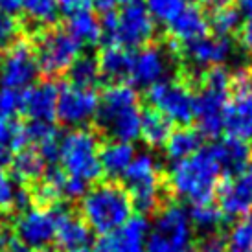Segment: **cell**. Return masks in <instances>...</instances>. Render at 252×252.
Masks as SVG:
<instances>
[{"instance_id": "cell-1", "label": "cell", "mask_w": 252, "mask_h": 252, "mask_svg": "<svg viewBox=\"0 0 252 252\" xmlns=\"http://www.w3.org/2000/svg\"><path fill=\"white\" fill-rule=\"evenodd\" d=\"M210 149H201L188 158L173 162L166 177V189L181 201L193 204L212 203L223 179Z\"/></svg>"}, {"instance_id": "cell-2", "label": "cell", "mask_w": 252, "mask_h": 252, "mask_svg": "<svg viewBox=\"0 0 252 252\" xmlns=\"http://www.w3.org/2000/svg\"><path fill=\"white\" fill-rule=\"evenodd\" d=\"M98 126L112 140L133 144L140 138V99L134 87L127 83H112L107 87L96 112Z\"/></svg>"}, {"instance_id": "cell-3", "label": "cell", "mask_w": 252, "mask_h": 252, "mask_svg": "<svg viewBox=\"0 0 252 252\" xmlns=\"http://www.w3.org/2000/svg\"><path fill=\"white\" fill-rule=\"evenodd\" d=\"M81 219L91 232L105 236L122 228L133 217V203L126 186L101 182L87 189L81 197Z\"/></svg>"}, {"instance_id": "cell-4", "label": "cell", "mask_w": 252, "mask_h": 252, "mask_svg": "<svg viewBox=\"0 0 252 252\" xmlns=\"http://www.w3.org/2000/svg\"><path fill=\"white\" fill-rule=\"evenodd\" d=\"M232 74L224 66H214L203 72L201 91L195 94L193 120L201 136L217 138L223 133L224 109L228 103Z\"/></svg>"}, {"instance_id": "cell-5", "label": "cell", "mask_w": 252, "mask_h": 252, "mask_svg": "<svg viewBox=\"0 0 252 252\" xmlns=\"http://www.w3.org/2000/svg\"><path fill=\"white\" fill-rule=\"evenodd\" d=\"M124 181L133 203V210L138 212V216L146 217L147 214H157L164 206L166 182L162 179L160 164L155 155H134L133 162L124 173Z\"/></svg>"}, {"instance_id": "cell-6", "label": "cell", "mask_w": 252, "mask_h": 252, "mask_svg": "<svg viewBox=\"0 0 252 252\" xmlns=\"http://www.w3.org/2000/svg\"><path fill=\"white\" fill-rule=\"evenodd\" d=\"M101 32L109 42L124 48H144L155 39L157 24L142 2H131L122 6L120 11H103Z\"/></svg>"}, {"instance_id": "cell-7", "label": "cell", "mask_w": 252, "mask_h": 252, "mask_svg": "<svg viewBox=\"0 0 252 252\" xmlns=\"http://www.w3.org/2000/svg\"><path fill=\"white\" fill-rule=\"evenodd\" d=\"M57 160L66 175L81 181L87 186H91L103 175L99 164L98 136L94 131L85 127L72 129L61 136Z\"/></svg>"}, {"instance_id": "cell-8", "label": "cell", "mask_w": 252, "mask_h": 252, "mask_svg": "<svg viewBox=\"0 0 252 252\" xmlns=\"http://www.w3.org/2000/svg\"><path fill=\"white\" fill-rule=\"evenodd\" d=\"M193 226L188 210L177 203L164 204L157 212L146 239V252H189Z\"/></svg>"}, {"instance_id": "cell-9", "label": "cell", "mask_w": 252, "mask_h": 252, "mask_svg": "<svg viewBox=\"0 0 252 252\" xmlns=\"http://www.w3.org/2000/svg\"><path fill=\"white\" fill-rule=\"evenodd\" d=\"M81 44L66 30H48L37 37L35 59L39 72L46 76H59L70 68L81 56Z\"/></svg>"}, {"instance_id": "cell-10", "label": "cell", "mask_w": 252, "mask_h": 252, "mask_svg": "<svg viewBox=\"0 0 252 252\" xmlns=\"http://www.w3.org/2000/svg\"><path fill=\"white\" fill-rule=\"evenodd\" d=\"M147 101L151 109L162 112L173 124L186 126L193 120L195 94L189 91L188 85L177 79H162L147 89Z\"/></svg>"}, {"instance_id": "cell-11", "label": "cell", "mask_w": 252, "mask_h": 252, "mask_svg": "<svg viewBox=\"0 0 252 252\" xmlns=\"http://www.w3.org/2000/svg\"><path fill=\"white\" fill-rule=\"evenodd\" d=\"M39 64L35 50L26 41H15L0 54V89L26 91L35 83Z\"/></svg>"}, {"instance_id": "cell-12", "label": "cell", "mask_w": 252, "mask_h": 252, "mask_svg": "<svg viewBox=\"0 0 252 252\" xmlns=\"http://www.w3.org/2000/svg\"><path fill=\"white\" fill-rule=\"evenodd\" d=\"M57 206H28L21 212V216L15 221V238L21 241L30 251L46 249L52 241H56L57 226Z\"/></svg>"}, {"instance_id": "cell-13", "label": "cell", "mask_w": 252, "mask_h": 252, "mask_svg": "<svg viewBox=\"0 0 252 252\" xmlns=\"http://www.w3.org/2000/svg\"><path fill=\"white\" fill-rule=\"evenodd\" d=\"M99 107L98 92L91 87H79L74 83H66L59 87L56 118L63 126L79 129L96 118Z\"/></svg>"}, {"instance_id": "cell-14", "label": "cell", "mask_w": 252, "mask_h": 252, "mask_svg": "<svg viewBox=\"0 0 252 252\" xmlns=\"http://www.w3.org/2000/svg\"><path fill=\"white\" fill-rule=\"evenodd\" d=\"M216 197L224 219L247 216L252 210V157L241 173L221 179Z\"/></svg>"}, {"instance_id": "cell-15", "label": "cell", "mask_w": 252, "mask_h": 252, "mask_svg": "<svg viewBox=\"0 0 252 252\" xmlns=\"http://www.w3.org/2000/svg\"><path fill=\"white\" fill-rule=\"evenodd\" d=\"M171 66V54L162 46L147 44L133 56L129 77L138 87H151L168 77Z\"/></svg>"}, {"instance_id": "cell-16", "label": "cell", "mask_w": 252, "mask_h": 252, "mask_svg": "<svg viewBox=\"0 0 252 252\" xmlns=\"http://www.w3.org/2000/svg\"><path fill=\"white\" fill-rule=\"evenodd\" d=\"M151 224L144 216H133L122 228L99 236L94 252H146Z\"/></svg>"}, {"instance_id": "cell-17", "label": "cell", "mask_w": 252, "mask_h": 252, "mask_svg": "<svg viewBox=\"0 0 252 252\" xmlns=\"http://www.w3.org/2000/svg\"><path fill=\"white\" fill-rule=\"evenodd\" d=\"M234 96L224 109L223 131L230 138L252 142V85L234 87Z\"/></svg>"}, {"instance_id": "cell-18", "label": "cell", "mask_w": 252, "mask_h": 252, "mask_svg": "<svg viewBox=\"0 0 252 252\" xmlns=\"http://www.w3.org/2000/svg\"><path fill=\"white\" fill-rule=\"evenodd\" d=\"M184 56L197 68H214L223 66L234 56V42L230 37L206 35L195 42L184 46Z\"/></svg>"}, {"instance_id": "cell-19", "label": "cell", "mask_w": 252, "mask_h": 252, "mask_svg": "<svg viewBox=\"0 0 252 252\" xmlns=\"http://www.w3.org/2000/svg\"><path fill=\"white\" fill-rule=\"evenodd\" d=\"M59 87L54 81H41L22 91V112L30 122H54Z\"/></svg>"}, {"instance_id": "cell-20", "label": "cell", "mask_w": 252, "mask_h": 252, "mask_svg": "<svg viewBox=\"0 0 252 252\" xmlns=\"http://www.w3.org/2000/svg\"><path fill=\"white\" fill-rule=\"evenodd\" d=\"M208 30H210V22L206 19V15L197 6H188V4L182 7L181 13L177 15L173 21L168 22L171 41L182 44V46L206 37Z\"/></svg>"}, {"instance_id": "cell-21", "label": "cell", "mask_w": 252, "mask_h": 252, "mask_svg": "<svg viewBox=\"0 0 252 252\" xmlns=\"http://www.w3.org/2000/svg\"><path fill=\"white\" fill-rule=\"evenodd\" d=\"M210 153L219 164L223 177H232L241 173L247 168L252 157V149L247 142L226 136L223 140H217L210 147Z\"/></svg>"}, {"instance_id": "cell-22", "label": "cell", "mask_w": 252, "mask_h": 252, "mask_svg": "<svg viewBox=\"0 0 252 252\" xmlns=\"http://www.w3.org/2000/svg\"><path fill=\"white\" fill-rule=\"evenodd\" d=\"M91 228L87 226L81 216H77L64 206H57L56 243L64 251H74L87 247L91 241Z\"/></svg>"}, {"instance_id": "cell-23", "label": "cell", "mask_w": 252, "mask_h": 252, "mask_svg": "<svg viewBox=\"0 0 252 252\" xmlns=\"http://www.w3.org/2000/svg\"><path fill=\"white\" fill-rule=\"evenodd\" d=\"M59 142L61 136L54 122H30L24 126V147L35 149L46 164H54L57 160Z\"/></svg>"}, {"instance_id": "cell-24", "label": "cell", "mask_w": 252, "mask_h": 252, "mask_svg": "<svg viewBox=\"0 0 252 252\" xmlns=\"http://www.w3.org/2000/svg\"><path fill=\"white\" fill-rule=\"evenodd\" d=\"M131 63H133V54L129 50L114 42H107L98 56L99 76L120 83V79L129 77Z\"/></svg>"}, {"instance_id": "cell-25", "label": "cell", "mask_w": 252, "mask_h": 252, "mask_svg": "<svg viewBox=\"0 0 252 252\" xmlns=\"http://www.w3.org/2000/svg\"><path fill=\"white\" fill-rule=\"evenodd\" d=\"M133 144L127 142L111 140L105 146L99 147V164H101V173L109 179H118L124 177L129 164L134 158Z\"/></svg>"}, {"instance_id": "cell-26", "label": "cell", "mask_w": 252, "mask_h": 252, "mask_svg": "<svg viewBox=\"0 0 252 252\" xmlns=\"http://www.w3.org/2000/svg\"><path fill=\"white\" fill-rule=\"evenodd\" d=\"M201 146H203V136L197 129L179 127L175 131H171L168 142L164 144V151H166L168 160L179 162L191 157V155L199 153Z\"/></svg>"}, {"instance_id": "cell-27", "label": "cell", "mask_w": 252, "mask_h": 252, "mask_svg": "<svg viewBox=\"0 0 252 252\" xmlns=\"http://www.w3.org/2000/svg\"><path fill=\"white\" fill-rule=\"evenodd\" d=\"M32 203V193L13 175L0 169V212H22Z\"/></svg>"}, {"instance_id": "cell-28", "label": "cell", "mask_w": 252, "mask_h": 252, "mask_svg": "<svg viewBox=\"0 0 252 252\" xmlns=\"http://www.w3.org/2000/svg\"><path fill=\"white\" fill-rule=\"evenodd\" d=\"M171 122L162 112L155 109L142 111L140 118V138L149 147H164L171 134Z\"/></svg>"}, {"instance_id": "cell-29", "label": "cell", "mask_w": 252, "mask_h": 252, "mask_svg": "<svg viewBox=\"0 0 252 252\" xmlns=\"http://www.w3.org/2000/svg\"><path fill=\"white\" fill-rule=\"evenodd\" d=\"M11 166H13V177L21 184L41 181V177L48 168L46 160L32 147H22L21 151H17L15 158H11Z\"/></svg>"}, {"instance_id": "cell-30", "label": "cell", "mask_w": 252, "mask_h": 252, "mask_svg": "<svg viewBox=\"0 0 252 252\" xmlns=\"http://www.w3.org/2000/svg\"><path fill=\"white\" fill-rule=\"evenodd\" d=\"M66 32L81 46H85V44H96L103 37L101 22H99V19L92 13L91 9L68 15V19H66Z\"/></svg>"}, {"instance_id": "cell-31", "label": "cell", "mask_w": 252, "mask_h": 252, "mask_svg": "<svg viewBox=\"0 0 252 252\" xmlns=\"http://www.w3.org/2000/svg\"><path fill=\"white\" fill-rule=\"evenodd\" d=\"M21 9L39 28H46L56 24L59 19V4L57 0H22Z\"/></svg>"}, {"instance_id": "cell-32", "label": "cell", "mask_w": 252, "mask_h": 252, "mask_svg": "<svg viewBox=\"0 0 252 252\" xmlns=\"http://www.w3.org/2000/svg\"><path fill=\"white\" fill-rule=\"evenodd\" d=\"M189 216V223L193 228H197L199 232H216V230H221V226H223V221H224V216L223 212L219 210V206L212 203H206V204H193L188 212Z\"/></svg>"}, {"instance_id": "cell-33", "label": "cell", "mask_w": 252, "mask_h": 252, "mask_svg": "<svg viewBox=\"0 0 252 252\" xmlns=\"http://www.w3.org/2000/svg\"><path fill=\"white\" fill-rule=\"evenodd\" d=\"M241 13L238 7L230 6H221L214 9V13L210 17V28L216 32V35L219 37H230L232 33H236L238 30H241Z\"/></svg>"}, {"instance_id": "cell-34", "label": "cell", "mask_w": 252, "mask_h": 252, "mask_svg": "<svg viewBox=\"0 0 252 252\" xmlns=\"http://www.w3.org/2000/svg\"><path fill=\"white\" fill-rule=\"evenodd\" d=\"M68 76H70V83L94 89V85L98 83L99 77H101L98 59L92 56H79L68 68Z\"/></svg>"}, {"instance_id": "cell-35", "label": "cell", "mask_w": 252, "mask_h": 252, "mask_svg": "<svg viewBox=\"0 0 252 252\" xmlns=\"http://www.w3.org/2000/svg\"><path fill=\"white\" fill-rule=\"evenodd\" d=\"M228 251H252V210L226 234Z\"/></svg>"}, {"instance_id": "cell-36", "label": "cell", "mask_w": 252, "mask_h": 252, "mask_svg": "<svg viewBox=\"0 0 252 252\" xmlns=\"http://www.w3.org/2000/svg\"><path fill=\"white\" fill-rule=\"evenodd\" d=\"M144 6L155 19V22L160 21L168 24L181 13V9L186 6V2L184 0H146Z\"/></svg>"}, {"instance_id": "cell-37", "label": "cell", "mask_w": 252, "mask_h": 252, "mask_svg": "<svg viewBox=\"0 0 252 252\" xmlns=\"http://www.w3.org/2000/svg\"><path fill=\"white\" fill-rule=\"evenodd\" d=\"M0 146L21 151L24 147V126L17 120H0Z\"/></svg>"}, {"instance_id": "cell-38", "label": "cell", "mask_w": 252, "mask_h": 252, "mask_svg": "<svg viewBox=\"0 0 252 252\" xmlns=\"http://www.w3.org/2000/svg\"><path fill=\"white\" fill-rule=\"evenodd\" d=\"M22 111V91L0 89V120H15Z\"/></svg>"}, {"instance_id": "cell-39", "label": "cell", "mask_w": 252, "mask_h": 252, "mask_svg": "<svg viewBox=\"0 0 252 252\" xmlns=\"http://www.w3.org/2000/svg\"><path fill=\"white\" fill-rule=\"evenodd\" d=\"M195 252H228V239L221 230L201 234L195 243Z\"/></svg>"}, {"instance_id": "cell-40", "label": "cell", "mask_w": 252, "mask_h": 252, "mask_svg": "<svg viewBox=\"0 0 252 252\" xmlns=\"http://www.w3.org/2000/svg\"><path fill=\"white\" fill-rule=\"evenodd\" d=\"M19 32H21V24L17 22L13 15L0 11V52H4L7 46H11L17 41Z\"/></svg>"}, {"instance_id": "cell-41", "label": "cell", "mask_w": 252, "mask_h": 252, "mask_svg": "<svg viewBox=\"0 0 252 252\" xmlns=\"http://www.w3.org/2000/svg\"><path fill=\"white\" fill-rule=\"evenodd\" d=\"M94 0H57L59 9L64 11L66 15L79 13V11H89Z\"/></svg>"}, {"instance_id": "cell-42", "label": "cell", "mask_w": 252, "mask_h": 252, "mask_svg": "<svg viewBox=\"0 0 252 252\" xmlns=\"http://www.w3.org/2000/svg\"><path fill=\"white\" fill-rule=\"evenodd\" d=\"M239 42L249 56H252V21H247L239 30Z\"/></svg>"}, {"instance_id": "cell-43", "label": "cell", "mask_w": 252, "mask_h": 252, "mask_svg": "<svg viewBox=\"0 0 252 252\" xmlns=\"http://www.w3.org/2000/svg\"><path fill=\"white\" fill-rule=\"evenodd\" d=\"M94 2L98 4V7L101 9V11H112L114 7L131 4V2H134V0H94Z\"/></svg>"}, {"instance_id": "cell-44", "label": "cell", "mask_w": 252, "mask_h": 252, "mask_svg": "<svg viewBox=\"0 0 252 252\" xmlns=\"http://www.w3.org/2000/svg\"><path fill=\"white\" fill-rule=\"evenodd\" d=\"M22 0H0V11H6V13H17L21 9Z\"/></svg>"}, {"instance_id": "cell-45", "label": "cell", "mask_w": 252, "mask_h": 252, "mask_svg": "<svg viewBox=\"0 0 252 252\" xmlns=\"http://www.w3.org/2000/svg\"><path fill=\"white\" fill-rule=\"evenodd\" d=\"M11 158H13V149H9L6 146H0V169H4L6 166L11 164Z\"/></svg>"}, {"instance_id": "cell-46", "label": "cell", "mask_w": 252, "mask_h": 252, "mask_svg": "<svg viewBox=\"0 0 252 252\" xmlns=\"http://www.w3.org/2000/svg\"><path fill=\"white\" fill-rule=\"evenodd\" d=\"M238 9L241 17H247V21H252V0H239Z\"/></svg>"}, {"instance_id": "cell-47", "label": "cell", "mask_w": 252, "mask_h": 252, "mask_svg": "<svg viewBox=\"0 0 252 252\" xmlns=\"http://www.w3.org/2000/svg\"><path fill=\"white\" fill-rule=\"evenodd\" d=\"M201 6L204 7H212V9H217V7L221 6H226L228 4V0H197Z\"/></svg>"}, {"instance_id": "cell-48", "label": "cell", "mask_w": 252, "mask_h": 252, "mask_svg": "<svg viewBox=\"0 0 252 252\" xmlns=\"http://www.w3.org/2000/svg\"><path fill=\"white\" fill-rule=\"evenodd\" d=\"M66 252H94V251H91L89 247H81V249H74V251H66Z\"/></svg>"}, {"instance_id": "cell-49", "label": "cell", "mask_w": 252, "mask_h": 252, "mask_svg": "<svg viewBox=\"0 0 252 252\" xmlns=\"http://www.w3.org/2000/svg\"><path fill=\"white\" fill-rule=\"evenodd\" d=\"M35 252H54V251H50V249H39V251H35Z\"/></svg>"}, {"instance_id": "cell-50", "label": "cell", "mask_w": 252, "mask_h": 252, "mask_svg": "<svg viewBox=\"0 0 252 252\" xmlns=\"http://www.w3.org/2000/svg\"><path fill=\"white\" fill-rule=\"evenodd\" d=\"M228 252H252V251H228Z\"/></svg>"}, {"instance_id": "cell-51", "label": "cell", "mask_w": 252, "mask_h": 252, "mask_svg": "<svg viewBox=\"0 0 252 252\" xmlns=\"http://www.w3.org/2000/svg\"><path fill=\"white\" fill-rule=\"evenodd\" d=\"M189 252H195V251H189Z\"/></svg>"}]
</instances>
